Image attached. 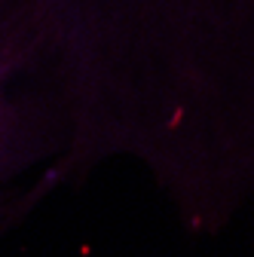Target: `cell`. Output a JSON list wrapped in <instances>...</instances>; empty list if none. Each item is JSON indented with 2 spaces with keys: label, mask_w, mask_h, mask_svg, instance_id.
I'll return each mask as SVG.
<instances>
[{
  "label": "cell",
  "mask_w": 254,
  "mask_h": 257,
  "mask_svg": "<svg viewBox=\"0 0 254 257\" xmlns=\"http://www.w3.org/2000/svg\"><path fill=\"white\" fill-rule=\"evenodd\" d=\"M61 0H0V190L37 159V71L61 43Z\"/></svg>",
  "instance_id": "obj_1"
},
{
  "label": "cell",
  "mask_w": 254,
  "mask_h": 257,
  "mask_svg": "<svg viewBox=\"0 0 254 257\" xmlns=\"http://www.w3.org/2000/svg\"><path fill=\"white\" fill-rule=\"evenodd\" d=\"M10 223H13V208H10L4 199H0V233H4Z\"/></svg>",
  "instance_id": "obj_2"
}]
</instances>
